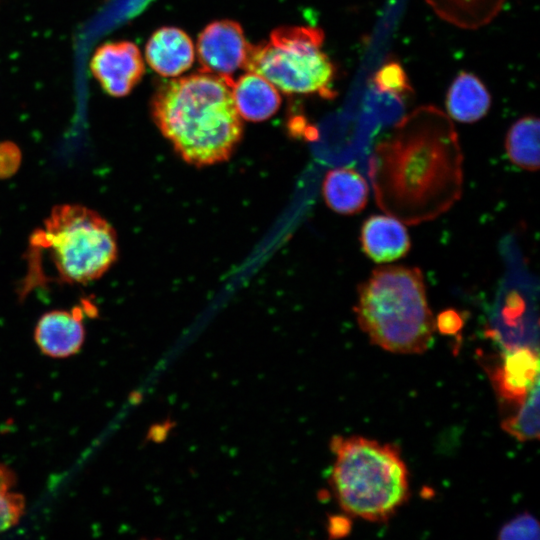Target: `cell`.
<instances>
[{
  "mask_svg": "<svg viewBox=\"0 0 540 540\" xmlns=\"http://www.w3.org/2000/svg\"><path fill=\"white\" fill-rule=\"evenodd\" d=\"M368 175L378 207L402 223L448 211L463 189V154L450 118L432 105L413 110L376 145Z\"/></svg>",
  "mask_w": 540,
  "mask_h": 540,
  "instance_id": "cell-1",
  "label": "cell"
},
{
  "mask_svg": "<svg viewBox=\"0 0 540 540\" xmlns=\"http://www.w3.org/2000/svg\"><path fill=\"white\" fill-rule=\"evenodd\" d=\"M230 78L204 72L169 81L151 102L154 122L188 164L227 161L243 134Z\"/></svg>",
  "mask_w": 540,
  "mask_h": 540,
  "instance_id": "cell-2",
  "label": "cell"
},
{
  "mask_svg": "<svg viewBox=\"0 0 540 540\" xmlns=\"http://www.w3.org/2000/svg\"><path fill=\"white\" fill-rule=\"evenodd\" d=\"M371 342L400 354H419L433 341L435 320L419 268L380 266L358 286L354 308Z\"/></svg>",
  "mask_w": 540,
  "mask_h": 540,
  "instance_id": "cell-3",
  "label": "cell"
},
{
  "mask_svg": "<svg viewBox=\"0 0 540 540\" xmlns=\"http://www.w3.org/2000/svg\"><path fill=\"white\" fill-rule=\"evenodd\" d=\"M330 485L348 515L388 520L409 497V475L398 449L364 437L335 436Z\"/></svg>",
  "mask_w": 540,
  "mask_h": 540,
  "instance_id": "cell-4",
  "label": "cell"
},
{
  "mask_svg": "<svg viewBox=\"0 0 540 540\" xmlns=\"http://www.w3.org/2000/svg\"><path fill=\"white\" fill-rule=\"evenodd\" d=\"M30 252H45L56 277L68 284L99 279L118 256L117 235L96 211L79 204L53 207L29 240Z\"/></svg>",
  "mask_w": 540,
  "mask_h": 540,
  "instance_id": "cell-5",
  "label": "cell"
},
{
  "mask_svg": "<svg viewBox=\"0 0 540 540\" xmlns=\"http://www.w3.org/2000/svg\"><path fill=\"white\" fill-rule=\"evenodd\" d=\"M323 41L319 28H278L268 41L250 47L245 69L262 75L284 93L332 98L335 67L322 50Z\"/></svg>",
  "mask_w": 540,
  "mask_h": 540,
  "instance_id": "cell-6",
  "label": "cell"
},
{
  "mask_svg": "<svg viewBox=\"0 0 540 540\" xmlns=\"http://www.w3.org/2000/svg\"><path fill=\"white\" fill-rule=\"evenodd\" d=\"M90 70L105 93L124 97L142 79L145 65L139 48L133 42L110 41L95 49Z\"/></svg>",
  "mask_w": 540,
  "mask_h": 540,
  "instance_id": "cell-7",
  "label": "cell"
},
{
  "mask_svg": "<svg viewBox=\"0 0 540 540\" xmlns=\"http://www.w3.org/2000/svg\"><path fill=\"white\" fill-rule=\"evenodd\" d=\"M250 47L242 27L231 20L210 23L197 40L203 71L227 78L245 68Z\"/></svg>",
  "mask_w": 540,
  "mask_h": 540,
  "instance_id": "cell-8",
  "label": "cell"
},
{
  "mask_svg": "<svg viewBox=\"0 0 540 540\" xmlns=\"http://www.w3.org/2000/svg\"><path fill=\"white\" fill-rule=\"evenodd\" d=\"M87 307L51 310L37 321L34 339L40 351L52 358H66L80 351L85 340Z\"/></svg>",
  "mask_w": 540,
  "mask_h": 540,
  "instance_id": "cell-9",
  "label": "cell"
},
{
  "mask_svg": "<svg viewBox=\"0 0 540 540\" xmlns=\"http://www.w3.org/2000/svg\"><path fill=\"white\" fill-rule=\"evenodd\" d=\"M492 379L502 399L519 404L539 380L538 350L529 347L505 350Z\"/></svg>",
  "mask_w": 540,
  "mask_h": 540,
  "instance_id": "cell-10",
  "label": "cell"
},
{
  "mask_svg": "<svg viewBox=\"0 0 540 540\" xmlns=\"http://www.w3.org/2000/svg\"><path fill=\"white\" fill-rule=\"evenodd\" d=\"M145 57L156 73L175 77L191 67L195 51L192 40L184 31L176 27H162L148 39Z\"/></svg>",
  "mask_w": 540,
  "mask_h": 540,
  "instance_id": "cell-11",
  "label": "cell"
},
{
  "mask_svg": "<svg viewBox=\"0 0 540 540\" xmlns=\"http://www.w3.org/2000/svg\"><path fill=\"white\" fill-rule=\"evenodd\" d=\"M365 254L377 263L404 257L410 249L409 234L401 221L385 215H373L365 220L360 235Z\"/></svg>",
  "mask_w": 540,
  "mask_h": 540,
  "instance_id": "cell-12",
  "label": "cell"
},
{
  "mask_svg": "<svg viewBox=\"0 0 540 540\" xmlns=\"http://www.w3.org/2000/svg\"><path fill=\"white\" fill-rule=\"evenodd\" d=\"M235 108L241 118L261 122L272 117L279 109L278 89L262 75L247 71L231 84Z\"/></svg>",
  "mask_w": 540,
  "mask_h": 540,
  "instance_id": "cell-13",
  "label": "cell"
},
{
  "mask_svg": "<svg viewBox=\"0 0 540 540\" xmlns=\"http://www.w3.org/2000/svg\"><path fill=\"white\" fill-rule=\"evenodd\" d=\"M322 193L327 206L334 212L352 215L367 204L369 189L366 180L350 167H339L327 172Z\"/></svg>",
  "mask_w": 540,
  "mask_h": 540,
  "instance_id": "cell-14",
  "label": "cell"
},
{
  "mask_svg": "<svg viewBox=\"0 0 540 540\" xmlns=\"http://www.w3.org/2000/svg\"><path fill=\"white\" fill-rule=\"evenodd\" d=\"M491 106V96L475 75L460 72L453 80L446 96V108L451 118L472 123L485 116Z\"/></svg>",
  "mask_w": 540,
  "mask_h": 540,
  "instance_id": "cell-15",
  "label": "cell"
},
{
  "mask_svg": "<svg viewBox=\"0 0 540 540\" xmlns=\"http://www.w3.org/2000/svg\"><path fill=\"white\" fill-rule=\"evenodd\" d=\"M443 20L463 29H477L490 23L504 0H426Z\"/></svg>",
  "mask_w": 540,
  "mask_h": 540,
  "instance_id": "cell-16",
  "label": "cell"
},
{
  "mask_svg": "<svg viewBox=\"0 0 540 540\" xmlns=\"http://www.w3.org/2000/svg\"><path fill=\"white\" fill-rule=\"evenodd\" d=\"M505 149L510 161L528 171L539 168V120L525 116L508 130Z\"/></svg>",
  "mask_w": 540,
  "mask_h": 540,
  "instance_id": "cell-17",
  "label": "cell"
},
{
  "mask_svg": "<svg viewBox=\"0 0 540 540\" xmlns=\"http://www.w3.org/2000/svg\"><path fill=\"white\" fill-rule=\"evenodd\" d=\"M501 427L522 442L539 438V380L518 404L516 413L504 420Z\"/></svg>",
  "mask_w": 540,
  "mask_h": 540,
  "instance_id": "cell-18",
  "label": "cell"
},
{
  "mask_svg": "<svg viewBox=\"0 0 540 540\" xmlns=\"http://www.w3.org/2000/svg\"><path fill=\"white\" fill-rule=\"evenodd\" d=\"M25 498L16 490V476L0 463V533L18 524L25 512Z\"/></svg>",
  "mask_w": 540,
  "mask_h": 540,
  "instance_id": "cell-19",
  "label": "cell"
},
{
  "mask_svg": "<svg viewBox=\"0 0 540 540\" xmlns=\"http://www.w3.org/2000/svg\"><path fill=\"white\" fill-rule=\"evenodd\" d=\"M372 82L379 92L398 98H404L413 92L403 67L397 61H389L381 66L374 74Z\"/></svg>",
  "mask_w": 540,
  "mask_h": 540,
  "instance_id": "cell-20",
  "label": "cell"
},
{
  "mask_svg": "<svg viewBox=\"0 0 540 540\" xmlns=\"http://www.w3.org/2000/svg\"><path fill=\"white\" fill-rule=\"evenodd\" d=\"M540 528L537 519L523 512L505 523L499 530L500 540H538Z\"/></svg>",
  "mask_w": 540,
  "mask_h": 540,
  "instance_id": "cell-21",
  "label": "cell"
},
{
  "mask_svg": "<svg viewBox=\"0 0 540 540\" xmlns=\"http://www.w3.org/2000/svg\"><path fill=\"white\" fill-rule=\"evenodd\" d=\"M20 161V150L14 143L9 141L0 143V178H7L14 174Z\"/></svg>",
  "mask_w": 540,
  "mask_h": 540,
  "instance_id": "cell-22",
  "label": "cell"
},
{
  "mask_svg": "<svg viewBox=\"0 0 540 540\" xmlns=\"http://www.w3.org/2000/svg\"><path fill=\"white\" fill-rule=\"evenodd\" d=\"M463 326V319L459 312L448 309L441 312L435 320V327L445 335L456 334Z\"/></svg>",
  "mask_w": 540,
  "mask_h": 540,
  "instance_id": "cell-23",
  "label": "cell"
},
{
  "mask_svg": "<svg viewBox=\"0 0 540 540\" xmlns=\"http://www.w3.org/2000/svg\"><path fill=\"white\" fill-rule=\"evenodd\" d=\"M328 530L332 537L345 536L350 530L349 519L339 516L330 518Z\"/></svg>",
  "mask_w": 540,
  "mask_h": 540,
  "instance_id": "cell-24",
  "label": "cell"
}]
</instances>
